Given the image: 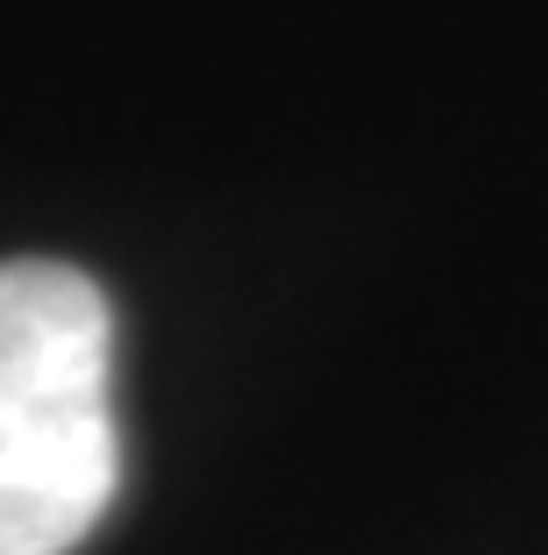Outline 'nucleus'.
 Returning <instances> with one entry per match:
<instances>
[{
    "label": "nucleus",
    "instance_id": "1",
    "mask_svg": "<svg viewBox=\"0 0 548 555\" xmlns=\"http://www.w3.org/2000/svg\"><path fill=\"white\" fill-rule=\"evenodd\" d=\"M114 313L86 271L0 263V555H72L114 506Z\"/></svg>",
    "mask_w": 548,
    "mask_h": 555
}]
</instances>
